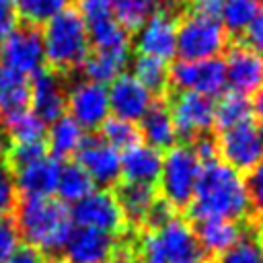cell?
I'll list each match as a JSON object with an SVG mask.
<instances>
[{"label": "cell", "mask_w": 263, "mask_h": 263, "mask_svg": "<svg viewBox=\"0 0 263 263\" xmlns=\"http://www.w3.org/2000/svg\"><path fill=\"white\" fill-rule=\"evenodd\" d=\"M253 212L245 177L218 158L201 164L199 179L189 201V216L201 220H245Z\"/></svg>", "instance_id": "obj_1"}, {"label": "cell", "mask_w": 263, "mask_h": 263, "mask_svg": "<svg viewBox=\"0 0 263 263\" xmlns=\"http://www.w3.org/2000/svg\"><path fill=\"white\" fill-rule=\"evenodd\" d=\"M14 224L27 245L41 255L62 251L74 230L70 210L53 197H23L16 203Z\"/></svg>", "instance_id": "obj_2"}, {"label": "cell", "mask_w": 263, "mask_h": 263, "mask_svg": "<svg viewBox=\"0 0 263 263\" xmlns=\"http://www.w3.org/2000/svg\"><path fill=\"white\" fill-rule=\"evenodd\" d=\"M134 251L140 263H205L191 224L179 216L158 230H142Z\"/></svg>", "instance_id": "obj_3"}, {"label": "cell", "mask_w": 263, "mask_h": 263, "mask_svg": "<svg viewBox=\"0 0 263 263\" xmlns=\"http://www.w3.org/2000/svg\"><path fill=\"white\" fill-rule=\"evenodd\" d=\"M41 43L43 58L51 70L78 68L90 51L86 23L74 8L60 12L47 25H43Z\"/></svg>", "instance_id": "obj_4"}, {"label": "cell", "mask_w": 263, "mask_h": 263, "mask_svg": "<svg viewBox=\"0 0 263 263\" xmlns=\"http://www.w3.org/2000/svg\"><path fill=\"white\" fill-rule=\"evenodd\" d=\"M228 43L218 14L214 10L195 8L177 23V55L179 60L199 62L218 58Z\"/></svg>", "instance_id": "obj_5"}, {"label": "cell", "mask_w": 263, "mask_h": 263, "mask_svg": "<svg viewBox=\"0 0 263 263\" xmlns=\"http://www.w3.org/2000/svg\"><path fill=\"white\" fill-rule=\"evenodd\" d=\"M201 162L193 154L191 146L175 144L162 154V166H160V193L166 203H171L175 210L189 205L197 179H199Z\"/></svg>", "instance_id": "obj_6"}, {"label": "cell", "mask_w": 263, "mask_h": 263, "mask_svg": "<svg viewBox=\"0 0 263 263\" xmlns=\"http://www.w3.org/2000/svg\"><path fill=\"white\" fill-rule=\"evenodd\" d=\"M168 82L179 88V92H195L214 99L226 88V70L220 58L214 60H177L168 68Z\"/></svg>", "instance_id": "obj_7"}, {"label": "cell", "mask_w": 263, "mask_h": 263, "mask_svg": "<svg viewBox=\"0 0 263 263\" xmlns=\"http://www.w3.org/2000/svg\"><path fill=\"white\" fill-rule=\"evenodd\" d=\"M70 218L78 228H90L113 236L127 228L115 195L107 189H92L86 197L76 201L70 210Z\"/></svg>", "instance_id": "obj_8"}, {"label": "cell", "mask_w": 263, "mask_h": 263, "mask_svg": "<svg viewBox=\"0 0 263 263\" xmlns=\"http://www.w3.org/2000/svg\"><path fill=\"white\" fill-rule=\"evenodd\" d=\"M216 144L224 164L238 171L240 175L245 171H253L263 158V138L253 121L222 129Z\"/></svg>", "instance_id": "obj_9"}, {"label": "cell", "mask_w": 263, "mask_h": 263, "mask_svg": "<svg viewBox=\"0 0 263 263\" xmlns=\"http://www.w3.org/2000/svg\"><path fill=\"white\" fill-rule=\"evenodd\" d=\"M66 111L82 129H97L111 115L107 86L86 78L74 82L66 92Z\"/></svg>", "instance_id": "obj_10"}, {"label": "cell", "mask_w": 263, "mask_h": 263, "mask_svg": "<svg viewBox=\"0 0 263 263\" xmlns=\"http://www.w3.org/2000/svg\"><path fill=\"white\" fill-rule=\"evenodd\" d=\"M171 117L179 138L195 140L208 136L216 121V101L195 92H179L171 105Z\"/></svg>", "instance_id": "obj_11"}, {"label": "cell", "mask_w": 263, "mask_h": 263, "mask_svg": "<svg viewBox=\"0 0 263 263\" xmlns=\"http://www.w3.org/2000/svg\"><path fill=\"white\" fill-rule=\"evenodd\" d=\"M0 60L2 66L23 76H33L35 72H39L45 62L41 31H37L35 27H16L2 39Z\"/></svg>", "instance_id": "obj_12"}, {"label": "cell", "mask_w": 263, "mask_h": 263, "mask_svg": "<svg viewBox=\"0 0 263 263\" xmlns=\"http://www.w3.org/2000/svg\"><path fill=\"white\" fill-rule=\"evenodd\" d=\"M76 164L90 177L92 185L111 187L121 177V152L109 146L101 136H86L76 152Z\"/></svg>", "instance_id": "obj_13"}, {"label": "cell", "mask_w": 263, "mask_h": 263, "mask_svg": "<svg viewBox=\"0 0 263 263\" xmlns=\"http://www.w3.org/2000/svg\"><path fill=\"white\" fill-rule=\"evenodd\" d=\"M177 23L179 21L168 8H160L146 18L134 35V45L140 55H150L164 62L177 55Z\"/></svg>", "instance_id": "obj_14"}, {"label": "cell", "mask_w": 263, "mask_h": 263, "mask_svg": "<svg viewBox=\"0 0 263 263\" xmlns=\"http://www.w3.org/2000/svg\"><path fill=\"white\" fill-rule=\"evenodd\" d=\"M66 84L62 76L51 68H41L29 80L31 111L47 125L66 115Z\"/></svg>", "instance_id": "obj_15"}, {"label": "cell", "mask_w": 263, "mask_h": 263, "mask_svg": "<svg viewBox=\"0 0 263 263\" xmlns=\"http://www.w3.org/2000/svg\"><path fill=\"white\" fill-rule=\"evenodd\" d=\"M107 97H109L111 115L132 123L140 121L154 105V95L134 74H125V72L109 84Z\"/></svg>", "instance_id": "obj_16"}, {"label": "cell", "mask_w": 263, "mask_h": 263, "mask_svg": "<svg viewBox=\"0 0 263 263\" xmlns=\"http://www.w3.org/2000/svg\"><path fill=\"white\" fill-rule=\"evenodd\" d=\"M224 62L226 84L240 95L259 92L263 88V55L247 45H234L228 49Z\"/></svg>", "instance_id": "obj_17"}, {"label": "cell", "mask_w": 263, "mask_h": 263, "mask_svg": "<svg viewBox=\"0 0 263 263\" xmlns=\"http://www.w3.org/2000/svg\"><path fill=\"white\" fill-rule=\"evenodd\" d=\"M119 249V240L113 234L78 228L72 230L64 245V263H109Z\"/></svg>", "instance_id": "obj_18"}, {"label": "cell", "mask_w": 263, "mask_h": 263, "mask_svg": "<svg viewBox=\"0 0 263 263\" xmlns=\"http://www.w3.org/2000/svg\"><path fill=\"white\" fill-rule=\"evenodd\" d=\"M60 168V160L47 154L35 162L14 168L12 175L16 191H21L23 197H51L58 187Z\"/></svg>", "instance_id": "obj_19"}, {"label": "cell", "mask_w": 263, "mask_h": 263, "mask_svg": "<svg viewBox=\"0 0 263 263\" xmlns=\"http://www.w3.org/2000/svg\"><path fill=\"white\" fill-rule=\"evenodd\" d=\"M162 152L150 148L148 144H136L121 152V177L127 183L152 185L160 177Z\"/></svg>", "instance_id": "obj_20"}, {"label": "cell", "mask_w": 263, "mask_h": 263, "mask_svg": "<svg viewBox=\"0 0 263 263\" xmlns=\"http://www.w3.org/2000/svg\"><path fill=\"white\" fill-rule=\"evenodd\" d=\"M129 64V47L119 49H92L80 64L86 80L97 84H111L117 76L123 74Z\"/></svg>", "instance_id": "obj_21"}, {"label": "cell", "mask_w": 263, "mask_h": 263, "mask_svg": "<svg viewBox=\"0 0 263 263\" xmlns=\"http://www.w3.org/2000/svg\"><path fill=\"white\" fill-rule=\"evenodd\" d=\"M113 195H115V199L119 203V210L123 214L125 226L132 224V226H138V228L144 226L148 212L152 210V205L158 199L152 185L127 183V181H123Z\"/></svg>", "instance_id": "obj_22"}, {"label": "cell", "mask_w": 263, "mask_h": 263, "mask_svg": "<svg viewBox=\"0 0 263 263\" xmlns=\"http://www.w3.org/2000/svg\"><path fill=\"white\" fill-rule=\"evenodd\" d=\"M138 132H140V138H144V144H148L158 152L173 148L179 138L168 107L160 103L152 105L150 111L140 119Z\"/></svg>", "instance_id": "obj_23"}, {"label": "cell", "mask_w": 263, "mask_h": 263, "mask_svg": "<svg viewBox=\"0 0 263 263\" xmlns=\"http://www.w3.org/2000/svg\"><path fill=\"white\" fill-rule=\"evenodd\" d=\"M201 249L205 255L218 257L224 251H228L240 236H242V228L238 222L232 220H201L197 222V226L193 228Z\"/></svg>", "instance_id": "obj_24"}, {"label": "cell", "mask_w": 263, "mask_h": 263, "mask_svg": "<svg viewBox=\"0 0 263 263\" xmlns=\"http://www.w3.org/2000/svg\"><path fill=\"white\" fill-rule=\"evenodd\" d=\"M45 134H47L45 146L51 150L53 158H66L70 154H76L78 148L82 146L84 138H86L84 129L68 113L58 117L55 121H51Z\"/></svg>", "instance_id": "obj_25"}, {"label": "cell", "mask_w": 263, "mask_h": 263, "mask_svg": "<svg viewBox=\"0 0 263 263\" xmlns=\"http://www.w3.org/2000/svg\"><path fill=\"white\" fill-rule=\"evenodd\" d=\"M261 12L263 0H222L218 4V18L230 35H242Z\"/></svg>", "instance_id": "obj_26"}, {"label": "cell", "mask_w": 263, "mask_h": 263, "mask_svg": "<svg viewBox=\"0 0 263 263\" xmlns=\"http://www.w3.org/2000/svg\"><path fill=\"white\" fill-rule=\"evenodd\" d=\"M29 105V78L0 64V115L6 117Z\"/></svg>", "instance_id": "obj_27"}, {"label": "cell", "mask_w": 263, "mask_h": 263, "mask_svg": "<svg viewBox=\"0 0 263 263\" xmlns=\"http://www.w3.org/2000/svg\"><path fill=\"white\" fill-rule=\"evenodd\" d=\"M88 29V39L95 49H119V47H129V31L113 16H103L99 21L86 23Z\"/></svg>", "instance_id": "obj_28"}, {"label": "cell", "mask_w": 263, "mask_h": 263, "mask_svg": "<svg viewBox=\"0 0 263 263\" xmlns=\"http://www.w3.org/2000/svg\"><path fill=\"white\" fill-rule=\"evenodd\" d=\"M251 117H253V101L247 95L230 90V92H224L216 103L214 125H218L220 129H228V127L251 121Z\"/></svg>", "instance_id": "obj_29"}, {"label": "cell", "mask_w": 263, "mask_h": 263, "mask_svg": "<svg viewBox=\"0 0 263 263\" xmlns=\"http://www.w3.org/2000/svg\"><path fill=\"white\" fill-rule=\"evenodd\" d=\"M92 189H95V185H92L90 177L76 162L62 164L60 177H58V187H55V193H58L62 203H72L74 205L76 201L86 197Z\"/></svg>", "instance_id": "obj_30"}, {"label": "cell", "mask_w": 263, "mask_h": 263, "mask_svg": "<svg viewBox=\"0 0 263 263\" xmlns=\"http://www.w3.org/2000/svg\"><path fill=\"white\" fill-rule=\"evenodd\" d=\"M2 127L8 136V140L12 138L14 144H18V142H41L45 132H47V125L29 107L6 115Z\"/></svg>", "instance_id": "obj_31"}, {"label": "cell", "mask_w": 263, "mask_h": 263, "mask_svg": "<svg viewBox=\"0 0 263 263\" xmlns=\"http://www.w3.org/2000/svg\"><path fill=\"white\" fill-rule=\"evenodd\" d=\"M113 16L127 29L136 31L156 10L166 8L168 0H109Z\"/></svg>", "instance_id": "obj_32"}, {"label": "cell", "mask_w": 263, "mask_h": 263, "mask_svg": "<svg viewBox=\"0 0 263 263\" xmlns=\"http://www.w3.org/2000/svg\"><path fill=\"white\" fill-rule=\"evenodd\" d=\"M152 95L164 92L168 82V66L164 60L150 58V55H138L134 60V72H132Z\"/></svg>", "instance_id": "obj_33"}, {"label": "cell", "mask_w": 263, "mask_h": 263, "mask_svg": "<svg viewBox=\"0 0 263 263\" xmlns=\"http://www.w3.org/2000/svg\"><path fill=\"white\" fill-rule=\"evenodd\" d=\"M68 8L70 0H16V14L27 23V27L47 25Z\"/></svg>", "instance_id": "obj_34"}, {"label": "cell", "mask_w": 263, "mask_h": 263, "mask_svg": "<svg viewBox=\"0 0 263 263\" xmlns=\"http://www.w3.org/2000/svg\"><path fill=\"white\" fill-rule=\"evenodd\" d=\"M101 138L113 146L115 150L123 152L136 144H140V132H138V125L132 123V121H125V119H119V117H113L109 115L105 119V123L101 125Z\"/></svg>", "instance_id": "obj_35"}, {"label": "cell", "mask_w": 263, "mask_h": 263, "mask_svg": "<svg viewBox=\"0 0 263 263\" xmlns=\"http://www.w3.org/2000/svg\"><path fill=\"white\" fill-rule=\"evenodd\" d=\"M214 263H263L257 232L251 228L242 230V236L228 251L214 257Z\"/></svg>", "instance_id": "obj_36"}, {"label": "cell", "mask_w": 263, "mask_h": 263, "mask_svg": "<svg viewBox=\"0 0 263 263\" xmlns=\"http://www.w3.org/2000/svg\"><path fill=\"white\" fill-rule=\"evenodd\" d=\"M18 203V191L14 185V175L8 164L0 160V218H8Z\"/></svg>", "instance_id": "obj_37"}, {"label": "cell", "mask_w": 263, "mask_h": 263, "mask_svg": "<svg viewBox=\"0 0 263 263\" xmlns=\"http://www.w3.org/2000/svg\"><path fill=\"white\" fill-rule=\"evenodd\" d=\"M8 160L14 168L18 166H25L29 162H35L39 158H43L47 154V146L45 142H18V144H12L8 148Z\"/></svg>", "instance_id": "obj_38"}, {"label": "cell", "mask_w": 263, "mask_h": 263, "mask_svg": "<svg viewBox=\"0 0 263 263\" xmlns=\"http://www.w3.org/2000/svg\"><path fill=\"white\" fill-rule=\"evenodd\" d=\"M21 234L12 218H0V263H6L21 247Z\"/></svg>", "instance_id": "obj_39"}, {"label": "cell", "mask_w": 263, "mask_h": 263, "mask_svg": "<svg viewBox=\"0 0 263 263\" xmlns=\"http://www.w3.org/2000/svg\"><path fill=\"white\" fill-rule=\"evenodd\" d=\"M245 181H247L253 212L263 214V158L259 160V164L253 171H249V177Z\"/></svg>", "instance_id": "obj_40"}, {"label": "cell", "mask_w": 263, "mask_h": 263, "mask_svg": "<svg viewBox=\"0 0 263 263\" xmlns=\"http://www.w3.org/2000/svg\"><path fill=\"white\" fill-rule=\"evenodd\" d=\"M78 14L84 18V23H92L113 14V10L109 0H78Z\"/></svg>", "instance_id": "obj_41"}, {"label": "cell", "mask_w": 263, "mask_h": 263, "mask_svg": "<svg viewBox=\"0 0 263 263\" xmlns=\"http://www.w3.org/2000/svg\"><path fill=\"white\" fill-rule=\"evenodd\" d=\"M16 0H0V41L16 29Z\"/></svg>", "instance_id": "obj_42"}, {"label": "cell", "mask_w": 263, "mask_h": 263, "mask_svg": "<svg viewBox=\"0 0 263 263\" xmlns=\"http://www.w3.org/2000/svg\"><path fill=\"white\" fill-rule=\"evenodd\" d=\"M191 150H193V154L197 156V160H199L201 164H205V162L216 160L218 144H216V140H214L212 136H199V138H195Z\"/></svg>", "instance_id": "obj_43"}, {"label": "cell", "mask_w": 263, "mask_h": 263, "mask_svg": "<svg viewBox=\"0 0 263 263\" xmlns=\"http://www.w3.org/2000/svg\"><path fill=\"white\" fill-rule=\"evenodd\" d=\"M245 35V45L251 47L253 51H257L259 55H263V12L247 27V31L242 33Z\"/></svg>", "instance_id": "obj_44"}, {"label": "cell", "mask_w": 263, "mask_h": 263, "mask_svg": "<svg viewBox=\"0 0 263 263\" xmlns=\"http://www.w3.org/2000/svg\"><path fill=\"white\" fill-rule=\"evenodd\" d=\"M6 263H43V255L37 249L29 247V245H23L12 253V257Z\"/></svg>", "instance_id": "obj_45"}, {"label": "cell", "mask_w": 263, "mask_h": 263, "mask_svg": "<svg viewBox=\"0 0 263 263\" xmlns=\"http://www.w3.org/2000/svg\"><path fill=\"white\" fill-rule=\"evenodd\" d=\"M109 263H140L134 251V242L129 240H119V249L115 253V257Z\"/></svg>", "instance_id": "obj_46"}, {"label": "cell", "mask_w": 263, "mask_h": 263, "mask_svg": "<svg viewBox=\"0 0 263 263\" xmlns=\"http://www.w3.org/2000/svg\"><path fill=\"white\" fill-rule=\"evenodd\" d=\"M253 115L259 117V134L263 138V88L255 95V101H253Z\"/></svg>", "instance_id": "obj_47"}, {"label": "cell", "mask_w": 263, "mask_h": 263, "mask_svg": "<svg viewBox=\"0 0 263 263\" xmlns=\"http://www.w3.org/2000/svg\"><path fill=\"white\" fill-rule=\"evenodd\" d=\"M191 4H195V8H205V10H214V6H218L222 0H189Z\"/></svg>", "instance_id": "obj_48"}, {"label": "cell", "mask_w": 263, "mask_h": 263, "mask_svg": "<svg viewBox=\"0 0 263 263\" xmlns=\"http://www.w3.org/2000/svg\"><path fill=\"white\" fill-rule=\"evenodd\" d=\"M8 148H10V144H8V136H6V132H4V127H2V123H0V158L8 152Z\"/></svg>", "instance_id": "obj_49"}, {"label": "cell", "mask_w": 263, "mask_h": 263, "mask_svg": "<svg viewBox=\"0 0 263 263\" xmlns=\"http://www.w3.org/2000/svg\"><path fill=\"white\" fill-rule=\"evenodd\" d=\"M257 238H259V247H261V255H263V226L259 228V232H257Z\"/></svg>", "instance_id": "obj_50"}, {"label": "cell", "mask_w": 263, "mask_h": 263, "mask_svg": "<svg viewBox=\"0 0 263 263\" xmlns=\"http://www.w3.org/2000/svg\"><path fill=\"white\" fill-rule=\"evenodd\" d=\"M43 263H64V259H55V257H51V259H47V261H43Z\"/></svg>", "instance_id": "obj_51"}]
</instances>
